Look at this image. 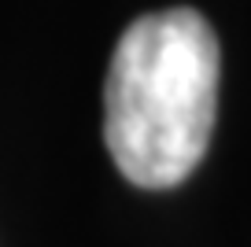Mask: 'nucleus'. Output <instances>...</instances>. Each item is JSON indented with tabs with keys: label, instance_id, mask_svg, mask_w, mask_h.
Segmentation results:
<instances>
[{
	"label": "nucleus",
	"instance_id": "nucleus-1",
	"mask_svg": "<svg viewBox=\"0 0 251 247\" xmlns=\"http://www.w3.org/2000/svg\"><path fill=\"white\" fill-rule=\"evenodd\" d=\"M218 37L192 8L141 15L103 81V140L137 188H174L207 155L218 111Z\"/></svg>",
	"mask_w": 251,
	"mask_h": 247
}]
</instances>
